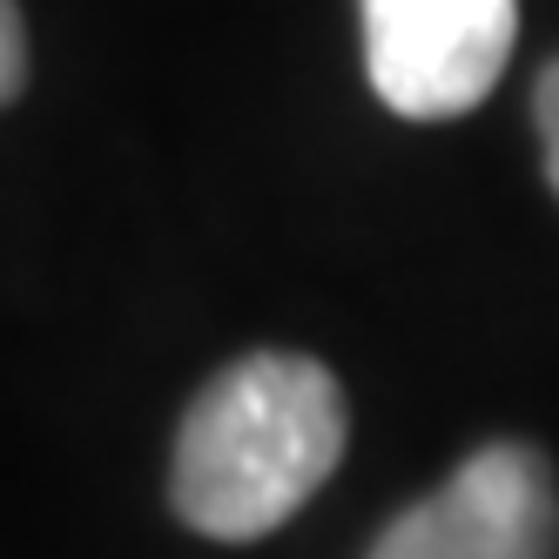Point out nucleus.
<instances>
[{
	"instance_id": "1",
	"label": "nucleus",
	"mask_w": 559,
	"mask_h": 559,
	"mask_svg": "<svg viewBox=\"0 0 559 559\" xmlns=\"http://www.w3.org/2000/svg\"><path fill=\"white\" fill-rule=\"evenodd\" d=\"M344 459V391L297 350H250L216 371L176 431L169 499L203 539H263Z\"/></svg>"
},
{
	"instance_id": "2",
	"label": "nucleus",
	"mask_w": 559,
	"mask_h": 559,
	"mask_svg": "<svg viewBox=\"0 0 559 559\" xmlns=\"http://www.w3.org/2000/svg\"><path fill=\"white\" fill-rule=\"evenodd\" d=\"M519 0H365V68L405 122H445L492 95Z\"/></svg>"
},
{
	"instance_id": "3",
	"label": "nucleus",
	"mask_w": 559,
	"mask_h": 559,
	"mask_svg": "<svg viewBox=\"0 0 559 559\" xmlns=\"http://www.w3.org/2000/svg\"><path fill=\"white\" fill-rule=\"evenodd\" d=\"M365 559H559V486L533 445L472 452L431 499L405 506Z\"/></svg>"
},
{
	"instance_id": "4",
	"label": "nucleus",
	"mask_w": 559,
	"mask_h": 559,
	"mask_svg": "<svg viewBox=\"0 0 559 559\" xmlns=\"http://www.w3.org/2000/svg\"><path fill=\"white\" fill-rule=\"evenodd\" d=\"M533 122H539V155H546V182L559 189V61L539 74L533 88Z\"/></svg>"
},
{
	"instance_id": "5",
	"label": "nucleus",
	"mask_w": 559,
	"mask_h": 559,
	"mask_svg": "<svg viewBox=\"0 0 559 559\" xmlns=\"http://www.w3.org/2000/svg\"><path fill=\"white\" fill-rule=\"evenodd\" d=\"M27 82V34H21V8L0 0V102H14Z\"/></svg>"
}]
</instances>
